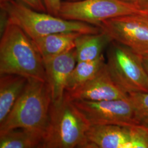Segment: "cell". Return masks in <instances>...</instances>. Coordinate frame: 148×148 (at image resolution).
Returning <instances> with one entry per match:
<instances>
[{"mask_svg": "<svg viewBox=\"0 0 148 148\" xmlns=\"http://www.w3.org/2000/svg\"><path fill=\"white\" fill-rule=\"evenodd\" d=\"M86 137L88 148H138L141 132L138 125H91Z\"/></svg>", "mask_w": 148, "mask_h": 148, "instance_id": "cell-9", "label": "cell"}, {"mask_svg": "<svg viewBox=\"0 0 148 148\" xmlns=\"http://www.w3.org/2000/svg\"><path fill=\"white\" fill-rule=\"evenodd\" d=\"M62 1H79V0H62Z\"/></svg>", "mask_w": 148, "mask_h": 148, "instance_id": "cell-23", "label": "cell"}, {"mask_svg": "<svg viewBox=\"0 0 148 148\" xmlns=\"http://www.w3.org/2000/svg\"><path fill=\"white\" fill-rule=\"evenodd\" d=\"M106 65L112 79L128 95L148 92V75L143 56L112 41L106 54Z\"/></svg>", "mask_w": 148, "mask_h": 148, "instance_id": "cell-5", "label": "cell"}, {"mask_svg": "<svg viewBox=\"0 0 148 148\" xmlns=\"http://www.w3.org/2000/svg\"><path fill=\"white\" fill-rule=\"evenodd\" d=\"M3 74L47 82L43 60L35 43L20 27L9 20L1 34L0 74Z\"/></svg>", "mask_w": 148, "mask_h": 148, "instance_id": "cell-1", "label": "cell"}, {"mask_svg": "<svg viewBox=\"0 0 148 148\" xmlns=\"http://www.w3.org/2000/svg\"><path fill=\"white\" fill-rule=\"evenodd\" d=\"M0 123L4 121L27 86L28 79L21 75L0 74Z\"/></svg>", "mask_w": 148, "mask_h": 148, "instance_id": "cell-12", "label": "cell"}, {"mask_svg": "<svg viewBox=\"0 0 148 148\" xmlns=\"http://www.w3.org/2000/svg\"><path fill=\"white\" fill-rule=\"evenodd\" d=\"M71 101L90 126L138 125L129 98L109 101L74 100Z\"/></svg>", "mask_w": 148, "mask_h": 148, "instance_id": "cell-8", "label": "cell"}, {"mask_svg": "<svg viewBox=\"0 0 148 148\" xmlns=\"http://www.w3.org/2000/svg\"><path fill=\"white\" fill-rule=\"evenodd\" d=\"M65 95L71 101H103L128 99L129 95L112 79L106 64L84 85Z\"/></svg>", "mask_w": 148, "mask_h": 148, "instance_id": "cell-10", "label": "cell"}, {"mask_svg": "<svg viewBox=\"0 0 148 148\" xmlns=\"http://www.w3.org/2000/svg\"><path fill=\"white\" fill-rule=\"evenodd\" d=\"M89 126L64 95L60 103L51 106L42 148H88L86 132Z\"/></svg>", "mask_w": 148, "mask_h": 148, "instance_id": "cell-4", "label": "cell"}, {"mask_svg": "<svg viewBox=\"0 0 148 148\" xmlns=\"http://www.w3.org/2000/svg\"><path fill=\"white\" fill-rule=\"evenodd\" d=\"M43 62L52 103L58 104L64 99L70 75L77 62L76 50L74 48Z\"/></svg>", "mask_w": 148, "mask_h": 148, "instance_id": "cell-11", "label": "cell"}, {"mask_svg": "<svg viewBox=\"0 0 148 148\" xmlns=\"http://www.w3.org/2000/svg\"><path fill=\"white\" fill-rule=\"evenodd\" d=\"M0 8L8 20L20 27L32 40L58 32L96 34L101 31L99 27L90 24L34 10L18 0H0Z\"/></svg>", "mask_w": 148, "mask_h": 148, "instance_id": "cell-3", "label": "cell"}, {"mask_svg": "<svg viewBox=\"0 0 148 148\" xmlns=\"http://www.w3.org/2000/svg\"><path fill=\"white\" fill-rule=\"evenodd\" d=\"M99 27L112 41L140 56H148V13L111 18L103 21Z\"/></svg>", "mask_w": 148, "mask_h": 148, "instance_id": "cell-7", "label": "cell"}, {"mask_svg": "<svg viewBox=\"0 0 148 148\" xmlns=\"http://www.w3.org/2000/svg\"><path fill=\"white\" fill-rule=\"evenodd\" d=\"M106 63L103 54L93 60L77 62L70 75L65 92L73 91L93 78Z\"/></svg>", "mask_w": 148, "mask_h": 148, "instance_id": "cell-16", "label": "cell"}, {"mask_svg": "<svg viewBox=\"0 0 148 148\" xmlns=\"http://www.w3.org/2000/svg\"><path fill=\"white\" fill-rule=\"evenodd\" d=\"M123 1H126L127 2H129V3H131L135 4V5H138V1H139V0H123Z\"/></svg>", "mask_w": 148, "mask_h": 148, "instance_id": "cell-22", "label": "cell"}, {"mask_svg": "<svg viewBox=\"0 0 148 148\" xmlns=\"http://www.w3.org/2000/svg\"><path fill=\"white\" fill-rule=\"evenodd\" d=\"M43 135L16 128L0 134L1 148H42Z\"/></svg>", "mask_w": 148, "mask_h": 148, "instance_id": "cell-15", "label": "cell"}, {"mask_svg": "<svg viewBox=\"0 0 148 148\" xmlns=\"http://www.w3.org/2000/svg\"><path fill=\"white\" fill-rule=\"evenodd\" d=\"M128 95L138 125L148 129V92H134Z\"/></svg>", "mask_w": 148, "mask_h": 148, "instance_id": "cell-17", "label": "cell"}, {"mask_svg": "<svg viewBox=\"0 0 148 148\" xmlns=\"http://www.w3.org/2000/svg\"><path fill=\"white\" fill-rule=\"evenodd\" d=\"M32 9L41 12H47L43 0H18Z\"/></svg>", "mask_w": 148, "mask_h": 148, "instance_id": "cell-19", "label": "cell"}, {"mask_svg": "<svg viewBox=\"0 0 148 148\" xmlns=\"http://www.w3.org/2000/svg\"><path fill=\"white\" fill-rule=\"evenodd\" d=\"M111 38L102 31L96 34H81L76 40L77 61H90L98 58L112 42Z\"/></svg>", "mask_w": 148, "mask_h": 148, "instance_id": "cell-14", "label": "cell"}, {"mask_svg": "<svg viewBox=\"0 0 148 148\" xmlns=\"http://www.w3.org/2000/svg\"><path fill=\"white\" fill-rule=\"evenodd\" d=\"M52 103L47 82L29 79L24 92L4 121L0 123V134L21 128L43 136Z\"/></svg>", "mask_w": 148, "mask_h": 148, "instance_id": "cell-2", "label": "cell"}, {"mask_svg": "<svg viewBox=\"0 0 148 148\" xmlns=\"http://www.w3.org/2000/svg\"><path fill=\"white\" fill-rule=\"evenodd\" d=\"M148 13L123 0L62 1L58 16L99 27L103 21L120 16Z\"/></svg>", "mask_w": 148, "mask_h": 148, "instance_id": "cell-6", "label": "cell"}, {"mask_svg": "<svg viewBox=\"0 0 148 148\" xmlns=\"http://www.w3.org/2000/svg\"><path fill=\"white\" fill-rule=\"evenodd\" d=\"M138 5L143 11L148 12V0H139Z\"/></svg>", "mask_w": 148, "mask_h": 148, "instance_id": "cell-20", "label": "cell"}, {"mask_svg": "<svg viewBox=\"0 0 148 148\" xmlns=\"http://www.w3.org/2000/svg\"><path fill=\"white\" fill-rule=\"evenodd\" d=\"M46 11L53 16H58L62 0H43Z\"/></svg>", "mask_w": 148, "mask_h": 148, "instance_id": "cell-18", "label": "cell"}, {"mask_svg": "<svg viewBox=\"0 0 148 148\" xmlns=\"http://www.w3.org/2000/svg\"><path fill=\"white\" fill-rule=\"evenodd\" d=\"M143 64L148 75V56L143 57Z\"/></svg>", "mask_w": 148, "mask_h": 148, "instance_id": "cell-21", "label": "cell"}, {"mask_svg": "<svg viewBox=\"0 0 148 148\" xmlns=\"http://www.w3.org/2000/svg\"><path fill=\"white\" fill-rule=\"evenodd\" d=\"M80 34L77 32H58L32 41L44 60L74 49L76 40Z\"/></svg>", "mask_w": 148, "mask_h": 148, "instance_id": "cell-13", "label": "cell"}]
</instances>
